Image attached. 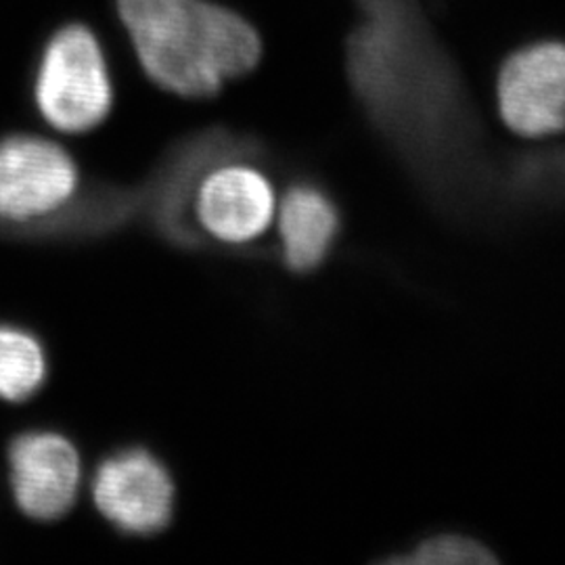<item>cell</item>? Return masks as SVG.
<instances>
[{"label": "cell", "instance_id": "1", "mask_svg": "<svg viewBox=\"0 0 565 565\" xmlns=\"http://www.w3.org/2000/svg\"><path fill=\"white\" fill-rule=\"evenodd\" d=\"M118 15L145 74L186 99L221 93L263 55L254 25L207 0H118Z\"/></svg>", "mask_w": 565, "mask_h": 565}, {"label": "cell", "instance_id": "2", "mask_svg": "<svg viewBox=\"0 0 565 565\" xmlns=\"http://www.w3.org/2000/svg\"><path fill=\"white\" fill-rule=\"evenodd\" d=\"M242 149L221 160H191V170L174 172L163 189L162 216L168 231L182 233L181 218L191 203L198 228L223 245L256 242L275 218V189L258 168L235 158Z\"/></svg>", "mask_w": 565, "mask_h": 565}, {"label": "cell", "instance_id": "3", "mask_svg": "<svg viewBox=\"0 0 565 565\" xmlns=\"http://www.w3.org/2000/svg\"><path fill=\"white\" fill-rule=\"evenodd\" d=\"M81 172L57 142L13 135L0 141V231H51L76 212Z\"/></svg>", "mask_w": 565, "mask_h": 565}, {"label": "cell", "instance_id": "4", "mask_svg": "<svg viewBox=\"0 0 565 565\" xmlns=\"http://www.w3.org/2000/svg\"><path fill=\"white\" fill-rule=\"evenodd\" d=\"M42 118L67 135H82L105 121L114 88L97 36L81 23L61 28L42 53L34 82Z\"/></svg>", "mask_w": 565, "mask_h": 565}, {"label": "cell", "instance_id": "5", "mask_svg": "<svg viewBox=\"0 0 565 565\" xmlns=\"http://www.w3.org/2000/svg\"><path fill=\"white\" fill-rule=\"evenodd\" d=\"M93 497L103 518L124 534H158L174 513V482L145 448H126L105 459L95 473Z\"/></svg>", "mask_w": 565, "mask_h": 565}, {"label": "cell", "instance_id": "6", "mask_svg": "<svg viewBox=\"0 0 565 565\" xmlns=\"http://www.w3.org/2000/svg\"><path fill=\"white\" fill-rule=\"evenodd\" d=\"M507 126L527 139L565 130V44L541 42L507 61L497 84Z\"/></svg>", "mask_w": 565, "mask_h": 565}, {"label": "cell", "instance_id": "7", "mask_svg": "<svg viewBox=\"0 0 565 565\" xmlns=\"http://www.w3.org/2000/svg\"><path fill=\"white\" fill-rule=\"evenodd\" d=\"M78 448L57 431H25L9 446V480L23 515L57 522L76 503Z\"/></svg>", "mask_w": 565, "mask_h": 565}, {"label": "cell", "instance_id": "8", "mask_svg": "<svg viewBox=\"0 0 565 565\" xmlns=\"http://www.w3.org/2000/svg\"><path fill=\"white\" fill-rule=\"evenodd\" d=\"M340 231V214L321 189L291 186L279 207L282 260L296 273H310L323 263Z\"/></svg>", "mask_w": 565, "mask_h": 565}, {"label": "cell", "instance_id": "9", "mask_svg": "<svg viewBox=\"0 0 565 565\" xmlns=\"http://www.w3.org/2000/svg\"><path fill=\"white\" fill-rule=\"evenodd\" d=\"M501 202L524 210L565 207V149L534 151L515 158L499 174Z\"/></svg>", "mask_w": 565, "mask_h": 565}, {"label": "cell", "instance_id": "10", "mask_svg": "<svg viewBox=\"0 0 565 565\" xmlns=\"http://www.w3.org/2000/svg\"><path fill=\"white\" fill-rule=\"evenodd\" d=\"M46 380L42 343L28 331L0 324V398L7 403L30 401Z\"/></svg>", "mask_w": 565, "mask_h": 565}, {"label": "cell", "instance_id": "11", "mask_svg": "<svg viewBox=\"0 0 565 565\" xmlns=\"http://www.w3.org/2000/svg\"><path fill=\"white\" fill-rule=\"evenodd\" d=\"M497 557L488 546L461 534H440L415 546L413 553L392 557L390 564L406 565H486L494 564Z\"/></svg>", "mask_w": 565, "mask_h": 565}]
</instances>
